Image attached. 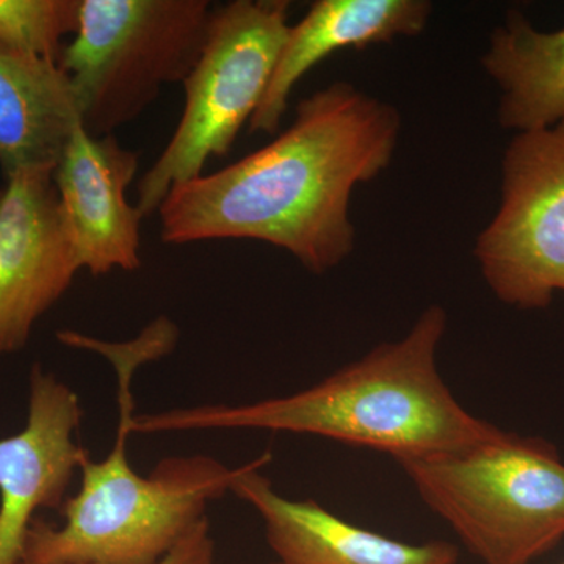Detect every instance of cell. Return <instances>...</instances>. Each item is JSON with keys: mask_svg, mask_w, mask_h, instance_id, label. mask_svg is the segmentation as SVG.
<instances>
[{"mask_svg": "<svg viewBox=\"0 0 564 564\" xmlns=\"http://www.w3.org/2000/svg\"><path fill=\"white\" fill-rule=\"evenodd\" d=\"M158 564H215V541L212 538L209 519L196 527L172 554Z\"/></svg>", "mask_w": 564, "mask_h": 564, "instance_id": "2e32d148", "label": "cell"}, {"mask_svg": "<svg viewBox=\"0 0 564 564\" xmlns=\"http://www.w3.org/2000/svg\"><path fill=\"white\" fill-rule=\"evenodd\" d=\"M423 503L484 564H532L564 538V462L540 436L505 432L397 462Z\"/></svg>", "mask_w": 564, "mask_h": 564, "instance_id": "277c9868", "label": "cell"}, {"mask_svg": "<svg viewBox=\"0 0 564 564\" xmlns=\"http://www.w3.org/2000/svg\"><path fill=\"white\" fill-rule=\"evenodd\" d=\"M209 0H80L76 39L61 61L73 82L80 122L91 137L113 135L182 84L202 57Z\"/></svg>", "mask_w": 564, "mask_h": 564, "instance_id": "5b68a950", "label": "cell"}, {"mask_svg": "<svg viewBox=\"0 0 564 564\" xmlns=\"http://www.w3.org/2000/svg\"><path fill=\"white\" fill-rule=\"evenodd\" d=\"M79 14L80 0H0V46L58 63Z\"/></svg>", "mask_w": 564, "mask_h": 564, "instance_id": "9a60e30c", "label": "cell"}, {"mask_svg": "<svg viewBox=\"0 0 564 564\" xmlns=\"http://www.w3.org/2000/svg\"><path fill=\"white\" fill-rule=\"evenodd\" d=\"M80 124L69 74L57 62L0 46V169L55 166Z\"/></svg>", "mask_w": 564, "mask_h": 564, "instance_id": "4fadbf2b", "label": "cell"}, {"mask_svg": "<svg viewBox=\"0 0 564 564\" xmlns=\"http://www.w3.org/2000/svg\"><path fill=\"white\" fill-rule=\"evenodd\" d=\"M560 564H564V562H563V563H560Z\"/></svg>", "mask_w": 564, "mask_h": 564, "instance_id": "d6986e66", "label": "cell"}, {"mask_svg": "<svg viewBox=\"0 0 564 564\" xmlns=\"http://www.w3.org/2000/svg\"><path fill=\"white\" fill-rule=\"evenodd\" d=\"M447 329L440 304L426 307L395 343L303 391L247 404H204L132 417V434L195 430H262L311 434L372 448L395 462L451 454L481 443L497 429L475 417L451 391L436 356Z\"/></svg>", "mask_w": 564, "mask_h": 564, "instance_id": "7a4b0ae2", "label": "cell"}, {"mask_svg": "<svg viewBox=\"0 0 564 564\" xmlns=\"http://www.w3.org/2000/svg\"><path fill=\"white\" fill-rule=\"evenodd\" d=\"M265 454L243 464L231 492L251 505L265 527L267 543L281 564H456L458 547L445 541L408 544L329 513L313 499L291 500L261 470Z\"/></svg>", "mask_w": 564, "mask_h": 564, "instance_id": "8fae6325", "label": "cell"}, {"mask_svg": "<svg viewBox=\"0 0 564 564\" xmlns=\"http://www.w3.org/2000/svg\"><path fill=\"white\" fill-rule=\"evenodd\" d=\"M474 254L497 300L516 310H545L564 292V121L510 141L499 210Z\"/></svg>", "mask_w": 564, "mask_h": 564, "instance_id": "52a82bcc", "label": "cell"}, {"mask_svg": "<svg viewBox=\"0 0 564 564\" xmlns=\"http://www.w3.org/2000/svg\"><path fill=\"white\" fill-rule=\"evenodd\" d=\"M288 0H234L214 7L202 57L182 82L185 106L172 140L141 176V215L155 214L170 191L202 176L231 151L261 106L288 36Z\"/></svg>", "mask_w": 564, "mask_h": 564, "instance_id": "8992f818", "label": "cell"}, {"mask_svg": "<svg viewBox=\"0 0 564 564\" xmlns=\"http://www.w3.org/2000/svg\"><path fill=\"white\" fill-rule=\"evenodd\" d=\"M426 0H317L291 25L261 106L248 122L251 133L280 132L289 98L300 79L333 52L389 43L423 32L432 14Z\"/></svg>", "mask_w": 564, "mask_h": 564, "instance_id": "7c38bea8", "label": "cell"}, {"mask_svg": "<svg viewBox=\"0 0 564 564\" xmlns=\"http://www.w3.org/2000/svg\"><path fill=\"white\" fill-rule=\"evenodd\" d=\"M70 347L106 356L118 377L117 441L102 462L88 456L80 466V488L62 507L65 522L54 527L36 518L25 536L22 562L29 564H158L172 554L202 522L214 500L231 492L242 466H225L212 456H172L150 475L132 469L133 375L143 364L173 350L176 325L162 317L137 339L110 344L61 333Z\"/></svg>", "mask_w": 564, "mask_h": 564, "instance_id": "3957f363", "label": "cell"}, {"mask_svg": "<svg viewBox=\"0 0 564 564\" xmlns=\"http://www.w3.org/2000/svg\"><path fill=\"white\" fill-rule=\"evenodd\" d=\"M80 421L77 393L35 364L25 429L0 440V564L22 562L36 511L65 505L74 473L90 456L76 441Z\"/></svg>", "mask_w": 564, "mask_h": 564, "instance_id": "9c48e42d", "label": "cell"}, {"mask_svg": "<svg viewBox=\"0 0 564 564\" xmlns=\"http://www.w3.org/2000/svg\"><path fill=\"white\" fill-rule=\"evenodd\" d=\"M500 88L499 122L516 133L544 131L564 121V28L541 32L510 11L481 57Z\"/></svg>", "mask_w": 564, "mask_h": 564, "instance_id": "5bb4252c", "label": "cell"}, {"mask_svg": "<svg viewBox=\"0 0 564 564\" xmlns=\"http://www.w3.org/2000/svg\"><path fill=\"white\" fill-rule=\"evenodd\" d=\"M55 166L7 176L0 198V355L28 345L33 326L73 284L70 242Z\"/></svg>", "mask_w": 564, "mask_h": 564, "instance_id": "ba28073f", "label": "cell"}, {"mask_svg": "<svg viewBox=\"0 0 564 564\" xmlns=\"http://www.w3.org/2000/svg\"><path fill=\"white\" fill-rule=\"evenodd\" d=\"M400 131L395 107L334 82L267 147L173 187L158 210L162 242L259 240L329 272L355 250L351 193L388 169Z\"/></svg>", "mask_w": 564, "mask_h": 564, "instance_id": "6da1fadb", "label": "cell"}, {"mask_svg": "<svg viewBox=\"0 0 564 564\" xmlns=\"http://www.w3.org/2000/svg\"><path fill=\"white\" fill-rule=\"evenodd\" d=\"M0 198H2V191H0Z\"/></svg>", "mask_w": 564, "mask_h": 564, "instance_id": "e0dca14e", "label": "cell"}, {"mask_svg": "<svg viewBox=\"0 0 564 564\" xmlns=\"http://www.w3.org/2000/svg\"><path fill=\"white\" fill-rule=\"evenodd\" d=\"M270 564H281V563L274 562V563H270Z\"/></svg>", "mask_w": 564, "mask_h": 564, "instance_id": "ac0fdd59", "label": "cell"}, {"mask_svg": "<svg viewBox=\"0 0 564 564\" xmlns=\"http://www.w3.org/2000/svg\"><path fill=\"white\" fill-rule=\"evenodd\" d=\"M139 155L115 135L91 137L77 124L54 170L63 214L80 270L93 276L140 269L143 215L128 202Z\"/></svg>", "mask_w": 564, "mask_h": 564, "instance_id": "30bf717a", "label": "cell"}]
</instances>
